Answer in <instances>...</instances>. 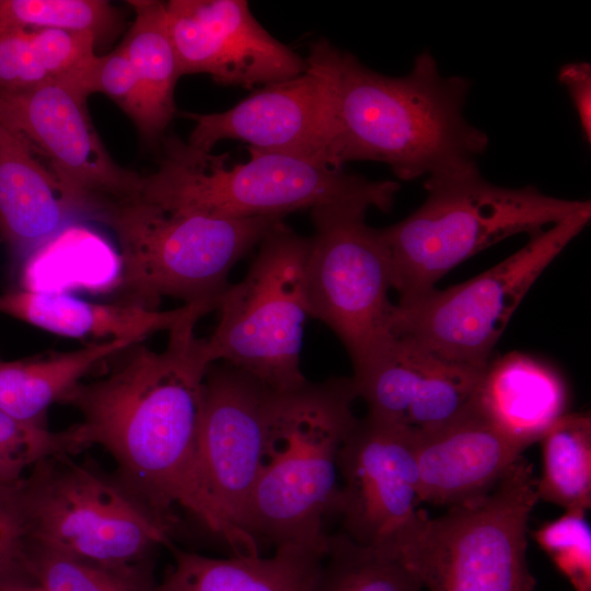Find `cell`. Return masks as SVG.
Instances as JSON below:
<instances>
[{
    "label": "cell",
    "mask_w": 591,
    "mask_h": 591,
    "mask_svg": "<svg viewBox=\"0 0 591 591\" xmlns=\"http://www.w3.org/2000/svg\"><path fill=\"white\" fill-rule=\"evenodd\" d=\"M536 483L521 456L489 491L437 518L422 510L393 557L424 591H534L526 533Z\"/></svg>",
    "instance_id": "obj_8"
},
{
    "label": "cell",
    "mask_w": 591,
    "mask_h": 591,
    "mask_svg": "<svg viewBox=\"0 0 591 591\" xmlns=\"http://www.w3.org/2000/svg\"><path fill=\"white\" fill-rule=\"evenodd\" d=\"M543 468L537 499L565 510L591 507V418L587 413L564 414L543 434Z\"/></svg>",
    "instance_id": "obj_26"
},
{
    "label": "cell",
    "mask_w": 591,
    "mask_h": 591,
    "mask_svg": "<svg viewBox=\"0 0 591 591\" xmlns=\"http://www.w3.org/2000/svg\"><path fill=\"white\" fill-rule=\"evenodd\" d=\"M559 82L567 89L579 118L582 135L591 142V66L588 62H570L558 71Z\"/></svg>",
    "instance_id": "obj_34"
},
{
    "label": "cell",
    "mask_w": 591,
    "mask_h": 591,
    "mask_svg": "<svg viewBox=\"0 0 591 591\" xmlns=\"http://www.w3.org/2000/svg\"><path fill=\"white\" fill-rule=\"evenodd\" d=\"M81 213L82 202L49 163L0 123V234L9 245L30 258Z\"/></svg>",
    "instance_id": "obj_19"
},
{
    "label": "cell",
    "mask_w": 591,
    "mask_h": 591,
    "mask_svg": "<svg viewBox=\"0 0 591 591\" xmlns=\"http://www.w3.org/2000/svg\"><path fill=\"white\" fill-rule=\"evenodd\" d=\"M424 186L427 197L420 207L380 229L399 303L431 291L448 271L486 247L519 233L534 235L590 204L549 196L531 185L497 186L478 167L429 177Z\"/></svg>",
    "instance_id": "obj_5"
},
{
    "label": "cell",
    "mask_w": 591,
    "mask_h": 591,
    "mask_svg": "<svg viewBox=\"0 0 591 591\" xmlns=\"http://www.w3.org/2000/svg\"><path fill=\"white\" fill-rule=\"evenodd\" d=\"M0 24L88 34L97 46L114 39L123 16L104 0H0Z\"/></svg>",
    "instance_id": "obj_28"
},
{
    "label": "cell",
    "mask_w": 591,
    "mask_h": 591,
    "mask_svg": "<svg viewBox=\"0 0 591 591\" xmlns=\"http://www.w3.org/2000/svg\"><path fill=\"white\" fill-rule=\"evenodd\" d=\"M57 452H61L58 432L18 421L0 410V457L28 471Z\"/></svg>",
    "instance_id": "obj_32"
},
{
    "label": "cell",
    "mask_w": 591,
    "mask_h": 591,
    "mask_svg": "<svg viewBox=\"0 0 591 591\" xmlns=\"http://www.w3.org/2000/svg\"><path fill=\"white\" fill-rule=\"evenodd\" d=\"M136 344L95 341L47 358L0 362V410L18 421L44 426L46 410L99 362Z\"/></svg>",
    "instance_id": "obj_25"
},
{
    "label": "cell",
    "mask_w": 591,
    "mask_h": 591,
    "mask_svg": "<svg viewBox=\"0 0 591 591\" xmlns=\"http://www.w3.org/2000/svg\"><path fill=\"white\" fill-rule=\"evenodd\" d=\"M96 217L118 242L121 303L150 309L165 297L184 304L219 303L232 267L285 218H225L165 208L139 192L104 206Z\"/></svg>",
    "instance_id": "obj_6"
},
{
    "label": "cell",
    "mask_w": 591,
    "mask_h": 591,
    "mask_svg": "<svg viewBox=\"0 0 591 591\" xmlns=\"http://www.w3.org/2000/svg\"><path fill=\"white\" fill-rule=\"evenodd\" d=\"M26 530L15 491L0 499V579L26 569Z\"/></svg>",
    "instance_id": "obj_33"
},
{
    "label": "cell",
    "mask_w": 591,
    "mask_h": 591,
    "mask_svg": "<svg viewBox=\"0 0 591 591\" xmlns=\"http://www.w3.org/2000/svg\"><path fill=\"white\" fill-rule=\"evenodd\" d=\"M310 237L283 221L258 244L245 277L222 293L219 323L205 338L211 363L225 362L275 391L308 380L301 370L304 322L309 314L305 267Z\"/></svg>",
    "instance_id": "obj_9"
},
{
    "label": "cell",
    "mask_w": 591,
    "mask_h": 591,
    "mask_svg": "<svg viewBox=\"0 0 591 591\" xmlns=\"http://www.w3.org/2000/svg\"><path fill=\"white\" fill-rule=\"evenodd\" d=\"M167 549L173 560L154 591H313L327 541L282 544L270 556L216 558L175 544Z\"/></svg>",
    "instance_id": "obj_21"
},
{
    "label": "cell",
    "mask_w": 591,
    "mask_h": 591,
    "mask_svg": "<svg viewBox=\"0 0 591 591\" xmlns=\"http://www.w3.org/2000/svg\"><path fill=\"white\" fill-rule=\"evenodd\" d=\"M367 208L326 205L311 210L314 233L306 259L309 314L341 341L354 372L375 359L393 337L392 266Z\"/></svg>",
    "instance_id": "obj_11"
},
{
    "label": "cell",
    "mask_w": 591,
    "mask_h": 591,
    "mask_svg": "<svg viewBox=\"0 0 591 591\" xmlns=\"http://www.w3.org/2000/svg\"><path fill=\"white\" fill-rule=\"evenodd\" d=\"M248 151V161L230 166L227 153L197 152L170 136L159 167L143 176L139 193L165 208L253 218L326 205L389 211L401 188L394 181H370L292 154Z\"/></svg>",
    "instance_id": "obj_4"
},
{
    "label": "cell",
    "mask_w": 591,
    "mask_h": 591,
    "mask_svg": "<svg viewBox=\"0 0 591 591\" xmlns=\"http://www.w3.org/2000/svg\"><path fill=\"white\" fill-rule=\"evenodd\" d=\"M412 433L420 500L437 506L450 507L489 491L530 447L476 412Z\"/></svg>",
    "instance_id": "obj_18"
},
{
    "label": "cell",
    "mask_w": 591,
    "mask_h": 591,
    "mask_svg": "<svg viewBox=\"0 0 591 591\" xmlns=\"http://www.w3.org/2000/svg\"><path fill=\"white\" fill-rule=\"evenodd\" d=\"M26 570L47 591H154V565L102 567L27 543Z\"/></svg>",
    "instance_id": "obj_29"
},
{
    "label": "cell",
    "mask_w": 591,
    "mask_h": 591,
    "mask_svg": "<svg viewBox=\"0 0 591 591\" xmlns=\"http://www.w3.org/2000/svg\"><path fill=\"white\" fill-rule=\"evenodd\" d=\"M0 591H47L25 569L0 579Z\"/></svg>",
    "instance_id": "obj_36"
},
{
    "label": "cell",
    "mask_w": 591,
    "mask_h": 591,
    "mask_svg": "<svg viewBox=\"0 0 591 591\" xmlns=\"http://www.w3.org/2000/svg\"><path fill=\"white\" fill-rule=\"evenodd\" d=\"M27 470L0 457V499L13 495Z\"/></svg>",
    "instance_id": "obj_35"
},
{
    "label": "cell",
    "mask_w": 591,
    "mask_h": 591,
    "mask_svg": "<svg viewBox=\"0 0 591 591\" xmlns=\"http://www.w3.org/2000/svg\"><path fill=\"white\" fill-rule=\"evenodd\" d=\"M485 368L448 361L410 338L393 335L351 380L358 398L368 406L367 415L426 432L475 412V392Z\"/></svg>",
    "instance_id": "obj_17"
},
{
    "label": "cell",
    "mask_w": 591,
    "mask_h": 591,
    "mask_svg": "<svg viewBox=\"0 0 591 591\" xmlns=\"http://www.w3.org/2000/svg\"><path fill=\"white\" fill-rule=\"evenodd\" d=\"M274 393L256 376L225 362L211 363L204 382L197 445L201 491L250 555L262 554L247 532L248 509Z\"/></svg>",
    "instance_id": "obj_12"
},
{
    "label": "cell",
    "mask_w": 591,
    "mask_h": 591,
    "mask_svg": "<svg viewBox=\"0 0 591 591\" xmlns=\"http://www.w3.org/2000/svg\"><path fill=\"white\" fill-rule=\"evenodd\" d=\"M567 402L566 384L554 369L512 351L486 366L474 408L498 430L532 445L566 414Z\"/></svg>",
    "instance_id": "obj_22"
},
{
    "label": "cell",
    "mask_w": 591,
    "mask_h": 591,
    "mask_svg": "<svg viewBox=\"0 0 591 591\" xmlns=\"http://www.w3.org/2000/svg\"><path fill=\"white\" fill-rule=\"evenodd\" d=\"M306 60L332 86V167L381 162L403 181L477 167L488 137L463 114L471 82L442 76L429 51L419 54L403 77L373 71L326 39L311 46Z\"/></svg>",
    "instance_id": "obj_2"
},
{
    "label": "cell",
    "mask_w": 591,
    "mask_h": 591,
    "mask_svg": "<svg viewBox=\"0 0 591 591\" xmlns=\"http://www.w3.org/2000/svg\"><path fill=\"white\" fill-rule=\"evenodd\" d=\"M88 96L103 93L113 100L134 121L142 125L141 90L134 68L120 46L105 56L96 55L85 68L79 84Z\"/></svg>",
    "instance_id": "obj_31"
},
{
    "label": "cell",
    "mask_w": 591,
    "mask_h": 591,
    "mask_svg": "<svg viewBox=\"0 0 591 591\" xmlns=\"http://www.w3.org/2000/svg\"><path fill=\"white\" fill-rule=\"evenodd\" d=\"M217 302L183 304L159 311L130 303H96L68 293L20 289L0 294V313L44 331L72 338L141 341L170 331L194 314L216 311Z\"/></svg>",
    "instance_id": "obj_20"
},
{
    "label": "cell",
    "mask_w": 591,
    "mask_h": 591,
    "mask_svg": "<svg viewBox=\"0 0 591 591\" xmlns=\"http://www.w3.org/2000/svg\"><path fill=\"white\" fill-rule=\"evenodd\" d=\"M127 3L135 19L119 46L141 90L143 120L138 130L143 139L154 142L163 137L175 115L174 90L181 76L164 2L131 0Z\"/></svg>",
    "instance_id": "obj_23"
},
{
    "label": "cell",
    "mask_w": 591,
    "mask_h": 591,
    "mask_svg": "<svg viewBox=\"0 0 591 591\" xmlns=\"http://www.w3.org/2000/svg\"><path fill=\"white\" fill-rule=\"evenodd\" d=\"M533 537L576 591H590L591 529L586 511L566 510L561 517L543 523Z\"/></svg>",
    "instance_id": "obj_30"
},
{
    "label": "cell",
    "mask_w": 591,
    "mask_h": 591,
    "mask_svg": "<svg viewBox=\"0 0 591 591\" xmlns=\"http://www.w3.org/2000/svg\"><path fill=\"white\" fill-rule=\"evenodd\" d=\"M185 115L195 121L187 144L197 152L208 153L220 140L237 139L257 150L331 166L332 86L326 74L309 62L302 74L267 84L230 109Z\"/></svg>",
    "instance_id": "obj_16"
},
{
    "label": "cell",
    "mask_w": 591,
    "mask_h": 591,
    "mask_svg": "<svg viewBox=\"0 0 591 591\" xmlns=\"http://www.w3.org/2000/svg\"><path fill=\"white\" fill-rule=\"evenodd\" d=\"M313 591H424L416 577L395 557L329 534Z\"/></svg>",
    "instance_id": "obj_27"
},
{
    "label": "cell",
    "mask_w": 591,
    "mask_h": 591,
    "mask_svg": "<svg viewBox=\"0 0 591 591\" xmlns=\"http://www.w3.org/2000/svg\"><path fill=\"white\" fill-rule=\"evenodd\" d=\"M95 47L88 34L0 24V95L57 82L78 86Z\"/></svg>",
    "instance_id": "obj_24"
},
{
    "label": "cell",
    "mask_w": 591,
    "mask_h": 591,
    "mask_svg": "<svg viewBox=\"0 0 591 591\" xmlns=\"http://www.w3.org/2000/svg\"><path fill=\"white\" fill-rule=\"evenodd\" d=\"M179 76L206 73L223 85L252 89L298 77L306 58L271 36L245 0L164 2Z\"/></svg>",
    "instance_id": "obj_15"
},
{
    "label": "cell",
    "mask_w": 591,
    "mask_h": 591,
    "mask_svg": "<svg viewBox=\"0 0 591 591\" xmlns=\"http://www.w3.org/2000/svg\"><path fill=\"white\" fill-rule=\"evenodd\" d=\"M202 316L170 329L162 351L132 344L107 374L72 387L60 403L81 418L58 437L63 453L105 450L115 477L172 534L185 514L237 555L240 541L207 503L198 477L204 382L211 364L205 338L195 334Z\"/></svg>",
    "instance_id": "obj_1"
},
{
    "label": "cell",
    "mask_w": 591,
    "mask_h": 591,
    "mask_svg": "<svg viewBox=\"0 0 591 591\" xmlns=\"http://www.w3.org/2000/svg\"><path fill=\"white\" fill-rule=\"evenodd\" d=\"M351 378L306 381L275 391L247 532L262 546L326 543L324 523L338 515V457L358 418Z\"/></svg>",
    "instance_id": "obj_3"
},
{
    "label": "cell",
    "mask_w": 591,
    "mask_h": 591,
    "mask_svg": "<svg viewBox=\"0 0 591 591\" xmlns=\"http://www.w3.org/2000/svg\"><path fill=\"white\" fill-rule=\"evenodd\" d=\"M591 204L534 235L519 251L470 280L394 304L393 335L451 362L485 368L526 292L587 227Z\"/></svg>",
    "instance_id": "obj_10"
},
{
    "label": "cell",
    "mask_w": 591,
    "mask_h": 591,
    "mask_svg": "<svg viewBox=\"0 0 591 591\" xmlns=\"http://www.w3.org/2000/svg\"><path fill=\"white\" fill-rule=\"evenodd\" d=\"M72 454L36 462L16 490L27 543L89 564L130 569L154 565L172 532L115 477Z\"/></svg>",
    "instance_id": "obj_7"
},
{
    "label": "cell",
    "mask_w": 591,
    "mask_h": 591,
    "mask_svg": "<svg viewBox=\"0 0 591 591\" xmlns=\"http://www.w3.org/2000/svg\"><path fill=\"white\" fill-rule=\"evenodd\" d=\"M86 96L68 83L0 95V123L21 136L70 187L85 213L137 194L143 176L117 164L88 111Z\"/></svg>",
    "instance_id": "obj_14"
},
{
    "label": "cell",
    "mask_w": 591,
    "mask_h": 591,
    "mask_svg": "<svg viewBox=\"0 0 591 591\" xmlns=\"http://www.w3.org/2000/svg\"><path fill=\"white\" fill-rule=\"evenodd\" d=\"M343 533L393 555L422 510L410 430L367 415L357 420L338 457Z\"/></svg>",
    "instance_id": "obj_13"
}]
</instances>
